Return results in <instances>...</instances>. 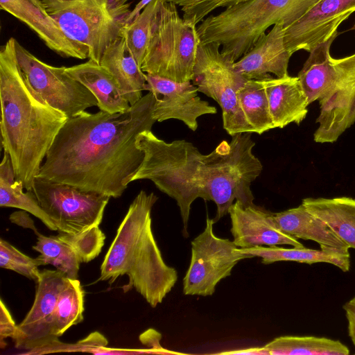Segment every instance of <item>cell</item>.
Listing matches in <instances>:
<instances>
[{"label": "cell", "instance_id": "cell-25", "mask_svg": "<svg viewBox=\"0 0 355 355\" xmlns=\"http://www.w3.org/2000/svg\"><path fill=\"white\" fill-rule=\"evenodd\" d=\"M22 182L15 178L8 153L3 151L0 164V206L15 207L24 210L39 218L49 230L58 231V227L42 209L32 190L23 191Z\"/></svg>", "mask_w": 355, "mask_h": 355}, {"label": "cell", "instance_id": "cell-19", "mask_svg": "<svg viewBox=\"0 0 355 355\" xmlns=\"http://www.w3.org/2000/svg\"><path fill=\"white\" fill-rule=\"evenodd\" d=\"M261 80L275 128H282L291 123L300 124L306 118L309 104L297 76H270Z\"/></svg>", "mask_w": 355, "mask_h": 355}, {"label": "cell", "instance_id": "cell-23", "mask_svg": "<svg viewBox=\"0 0 355 355\" xmlns=\"http://www.w3.org/2000/svg\"><path fill=\"white\" fill-rule=\"evenodd\" d=\"M302 204L327 224L349 248L355 249V199L306 198Z\"/></svg>", "mask_w": 355, "mask_h": 355}, {"label": "cell", "instance_id": "cell-32", "mask_svg": "<svg viewBox=\"0 0 355 355\" xmlns=\"http://www.w3.org/2000/svg\"><path fill=\"white\" fill-rule=\"evenodd\" d=\"M0 266L2 268L15 271L37 283L41 271L39 262L12 245L8 241L0 239Z\"/></svg>", "mask_w": 355, "mask_h": 355}, {"label": "cell", "instance_id": "cell-14", "mask_svg": "<svg viewBox=\"0 0 355 355\" xmlns=\"http://www.w3.org/2000/svg\"><path fill=\"white\" fill-rule=\"evenodd\" d=\"M146 78V90L155 98L153 116L156 121L178 119L195 131L198 117L217 112L214 106L199 97L198 88L191 81L179 83L149 73Z\"/></svg>", "mask_w": 355, "mask_h": 355}, {"label": "cell", "instance_id": "cell-35", "mask_svg": "<svg viewBox=\"0 0 355 355\" xmlns=\"http://www.w3.org/2000/svg\"><path fill=\"white\" fill-rule=\"evenodd\" d=\"M128 0H107L109 11L123 24L125 16L130 12Z\"/></svg>", "mask_w": 355, "mask_h": 355}, {"label": "cell", "instance_id": "cell-17", "mask_svg": "<svg viewBox=\"0 0 355 355\" xmlns=\"http://www.w3.org/2000/svg\"><path fill=\"white\" fill-rule=\"evenodd\" d=\"M0 7L26 24L58 54L80 60L88 58L87 51L63 33L41 0H0Z\"/></svg>", "mask_w": 355, "mask_h": 355}, {"label": "cell", "instance_id": "cell-22", "mask_svg": "<svg viewBox=\"0 0 355 355\" xmlns=\"http://www.w3.org/2000/svg\"><path fill=\"white\" fill-rule=\"evenodd\" d=\"M65 71L92 92L98 101L100 110L118 113L128 110L131 106L116 79L100 64L89 59L85 62L66 67Z\"/></svg>", "mask_w": 355, "mask_h": 355}, {"label": "cell", "instance_id": "cell-30", "mask_svg": "<svg viewBox=\"0 0 355 355\" xmlns=\"http://www.w3.org/2000/svg\"><path fill=\"white\" fill-rule=\"evenodd\" d=\"M157 1L153 0L133 21L123 26L122 29L128 46L140 67L146 53L151 20Z\"/></svg>", "mask_w": 355, "mask_h": 355}, {"label": "cell", "instance_id": "cell-24", "mask_svg": "<svg viewBox=\"0 0 355 355\" xmlns=\"http://www.w3.org/2000/svg\"><path fill=\"white\" fill-rule=\"evenodd\" d=\"M243 252L252 257L261 258V263L270 264L277 261H295L313 264L327 263L333 264L343 272L350 268L349 252L329 251L293 247L284 248L276 246H257L250 248H241Z\"/></svg>", "mask_w": 355, "mask_h": 355}, {"label": "cell", "instance_id": "cell-12", "mask_svg": "<svg viewBox=\"0 0 355 355\" xmlns=\"http://www.w3.org/2000/svg\"><path fill=\"white\" fill-rule=\"evenodd\" d=\"M19 67L30 86L51 106L69 118L98 105L92 92L65 71L38 59L17 40Z\"/></svg>", "mask_w": 355, "mask_h": 355}, {"label": "cell", "instance_id": "cell-21", "mask_svg": "<svg viewBox=\"0 0 355 355\" xmlns=\"http://www.w3.org/2000/svg\"><path fill=\"white\" fill-rule=\"evenodd\" d=\"M100 64L114 76L131 105L142 98V92L147 87L146 73L136 61L123 33L107 47Z\"/></svg>", "mask_w": 355, "mask_h": 355}, {"label": "cell", "instance_id": "cell-28", "mask_svg": "<svg viewBox=\"0 0 355 355\" xmlns=\"http://www.w3.org/2000/svg\"><path fill=\"white\" fill-rule=\"evenodd\" d=\"M84 290L78 279L67 280L59 293L54 311V333L63 335L70 327L81 322L84 312Z\"/></svg>", "mask_w": 355, "mask_h": 355}, {"label": "cell", "instance_id": "cell-20", "mask_svg": "<svg viewBox=\"0 0 355 355\" xmlns=\"http://www.w3.org/2000/svg\"><path fill=\"white\" fill-rule=\"evenodd\" d=\"M273 215L278 227L297 239L315 241L323 250L349 252V246L303 204Z\"/></svg>", "mask_w": 355, "mask_h": 355}, {"label": "cell", "instance_id": "cell-13", "mask_svg": "<svg viewBox=\"0 0 355 355\" xmlns=\"http://www.w3.org/2000/svg\"><path fill=\"white\" fill-rule=\"evenodd\" d=\"M67 278L58 270L41 271L32 307L17 325L12 338L17 348L29 350L27 354H37L59 340L54 333L53 317L59 293Z\"/></svg>", "mask_w": 355, "mask_h": 355}, {"label": "cell", "instance_id": "cell-3", "mask_svg": "<svg viewBox=\"0 0 355 355\" xmlns=\"http://www.w3.org/2000/svg\"><path fill=\"white\" fill-rule=\"evenodd\" d=\"M16 40L0 51L1 135L15 178L32 190L42 161L68 116L46 103L28 84L16 58Z\"/></svg>", "mask_w": 355, "mask_h": 355}, {"label": "cell", "instance_id": "cell-8", "mask_svg": "<svg viewBox=\"0 0 355 355\" xmlns=\"http://www.w3.org/2000/svg\"><path fill=\"white\" fill-rule=\"evenodd\" d=\"M41 1L63 33L98 64L107 47L122 33L123 24L109 11L107 0Z\"/></svg>", "mask_w": 355, "mask_h": 355}, {"label": "cell", "instance_id": "cell-11", "mask_svg": "<svg viewBox=\"0 0 355 355\" xmlns=\"http://www.w3.org/2000/svg\"><path fill=\"white\" fill-rule=\"evenodd\" d=\"M214 223L207 216L205 230L191 241V261L183 279L186 295H212L216 285L240 261L252 258L233 241L216 236Z\"/></svg>", "mask_w": 355, "mask_h": 355}, {"label": "cell", "instance_id": "cell-2", "mask_svg": "<svg viewBox=\"0 0 355 355\" xmlns=\"http://www.w3.org/2000/svg\"><path fill=\"white\" fill-rule=\"evenodd\" d=\"M251 133L235 134L230 142L223 140L203 155L186 140L168 143L151 130L141 132L136 144L144 153V159L131 182L149 180L173 198L182 220L183 235L187 238L191 207L197 198L215 202L214 223L227 215L236 200L244 205L254 204L250 187L263 165L252 152L255 143Z\"/></svg>", "mask_w": 355, "mask_h": 355}, {"label": "cell", "instance_id": "cell-36", "mask_svg": "<svg viewBox=\"0 0 355 355\" xmlns=\"http://www.w3.org/2000/svg\"><path fill=\"white\" fill-rule=\"evenodd\" d=\"M348 323V333L355 347V296L343 306Z\"/></svg>", "mask_w": 355, "mask_h": 355}, {"label": "cell", "instance_id": "cell-15", "mask_svg": "<svg viewBox=\"0 0 355 355\" xmlns=\"http://www.w3.org/2000/svg\"><path fill=\"white\" fill-rule=\"evenodd\" d=\"M355 12V0H320L301 18L284 29L287 49L310 53L338 33L342 22Z\"/></svg>", "mask_w": 355, "mask_h": 355}, {"label": "cell", "instance_id": "cell-5", "mask_svg": "<svg viewBox=\"0 0 355 355\" xmlns=\"http://www.w3.org/2000/svg\"><path fill=\"white\" fill-rule=\"evenodd\" d=\"M338 34L314 48L297 75L309 104L319 101V126L313 135L317 143L335 142L355 123V53L331 56V45Z\"/></svg>", "mask_w": 355, "mask_h": 355}, {"label": "cell", "instance_id": "cell-6", "mask_svg": "<svg viewBox=\"0 0 355 355\" xmlns=\"http://www.w3.org/2000/svg\"><path fill=\"white\" fill-rule=\"evenodd\" d=\"M320 0H248L205 19L197 26L202 44L215 43L232 62L245 55L266 30L277 23L284 29Z\"/></svg>", "mask_w": 355, "mask_h": 355}, {"label": "cell", "instance_id": "cell-1", "mask_svg": "<svg viewBox=\"0 0 355 355\" xmlns=\"http://www.w3.org/2000/svg\"><path fill=\"white\" fill-rule=\"evenodd\" d=\"M154 103L148 92L124 112L84 111L68 118L37 177L119 198L144 159L136 141L156 121Z\"/></svg>", "mask_w": 355, "mask_h": 355}, {"label": "cell", "instance_id": "cell-18", "mask_svg": "<svg viewBox=\"0 0 355 355\" xmlns=\"http://www.w3.org/2000/svg\"><path fill=\"white\" fill-rule=\"evenodd\" d=\"M292 55L285 44L284 26L277 23L233 66L248 80H261L270 77V73L281 78L288 75V66Z\"/></svg>", "mask_w": 355, "mask_h": 355}, {"label": "cell", "instance_id": "cell-9", "mask_svg": "<svg viewBox=\"0 0 355 355\" xmlns=\"http://www.w3.org/2000/svg\"><path fill=\"white\" fill-rule=\"evenodd\" d=\"M215 43L200 44L193 69V83L198 92L215 100L222 110L225 130L231 136L252 132L239 105L237 94L248 79L234 68L232 61Z\"/></svg>", "mask_w": 355, "mask_h": 355}, {"label": "cell", "instance_id": "cell-29", "mask_svg": "<svg viewBox=\"0 0 355 355\" xmlns=\"http://www.w3.org/2000/svg\"><path fill=\"white\" fill-rule=\"evenodd\" d=\"M33 249L40 255L36 257L40 266L52 265L63 272L67 277L76 279L80 261L73 249L56 236H37Z\"/></svg>", "mask_w": 355, "mask_h": 355}, {"label": "cell", "instance_id": "cell-16", "mask_svg": "<svg viewBox=\"0 0 355 355\" xmlns=\"http://www.w3.org/2000/svg\"><path fill=\"white\" fill-rule=\"evenodd\" d=\"M228 214L234 244L240 248L288 245L304 247L297 239L283 232L277 226L273 213L255 205H244L236 200Z\"/></svg>", "mask_w": 355, "mask_h": 355}, {"label": "cell", "instance_id": "cell-26", "mask_svg": "<svg viewBox=\"0 0 355 355\" xmlns=\"http://www.w3.org/2000/svg\"><path fill=\"white\" fill-rule=\"evenodd\" d=\"M266 354L347 355L348 347L338 340L317 336H284L263 346Z\"/></svg>", "mask_w": 355, "mask_h": 355}, {"label": "cell", "instance_id": "cell-10", "mask_svg": "<svg viewBox=\"0 0 355 355\" xmlns=\"http://www.w3.org/2000/svg\"><path fill=\"white\" fill-rule=\"evenodd\" d=\"M32 191L58 231L74 234L99 226L110 197L35 178Z\"/></svg>", "mask_w": 355, "mask_h": 355}, {"label": "cell", "instance_id": "cell-39", "mask_svg": "<svg viewBox=\"0 0 355 355\" xmlns=\"http://www.w3.org/2000/svg\"><path fill=\"white\" fill-rule=\"evenodd\" d=\"M220 354H266V352L263 347H252L238 351L221 352Z\"/></svg>", "mask_w": 355, "mask_h": 355}, {"label": "cell", "instance_id": "cell-34", "mask_svg": "<svg viewBox=\"0 0 355 355\" xmlns=\"http://www.w3.org/2000/svg\"><path fill=\"white\" fill-rule=\"evenodd\" d=\"M17 329V325L15 324L9 310L1 300L0 303V347L3 349L7 343L6 339L8 338H13Z\"/></svg>", "mask_w": 355, "mask_h": 355}, {"label": "cell", "instance_id": "cell-27", "mask_svg": "<svg viewBox=\"0 0 355 355\" xmlns=\"http://www.w3.org/2000/svg\"><path fill=\"white\" fill-rule=\"evenodd\" d=\"M237 96L252 132L261 135L275 128L262 80H248L238 92Z\"/></svg>", "mask_w": 355, "mask_h": 355}, {"label": "cell", "instance_id": "cell-7", "mask_svg": "<svg viewBox=\"0 0 355 355\" xmlns=\"http://www.w3.org/2000/svg\"><path fill=\"white\" fill-rule=\"evenodd\" d=\"M200 44L197 26L180 17L175 4L158 0L141 69L175 82L191 81Z\"/></svg>", "mask_w": 355, "mask_h": 355}, {"label": "cell", "instance_id": "cell-40", "mask_svg": "<svg viewBox=\"0 0 355 355\" xmlns=\"http://www.w3.org/2000/svg\"><path fill=\"white\" fill-rule=\"evenodd\" d=\"M352 30H355V23H354V26H352Z\"/></svg>", "mask_w": 355, "mask_h": 355}, {"label": "cell", "instance_id": "cell-31", "mask_svg": "<svg viewBox=\"0 0 355 355\" xmlns=\"http://www.w3.org/2000/svg\"><path fill=\"white\" fill-rule=\"evenodd\" d=\"M58 232L56 236L73 249L80 263L89 262L98 257L105 239L98 226L74 234Z\"/></svg>", "mask_w": 355, "mask_h": 355}, {"label": "cell", "instance_id": "cell-4", "mask_svg": "<svg viewBox=\"0 0 355 355\" xmlns=\"http://www.w3.org/2000/svg\"><path fill=\"white\" fill-rule=\"evenodd\" d=\"M157 200L154 193L137 194L103 259L98 278L112 284L127 275L123 292L135 288L153 308L162 302L178 277L165 263L153 235L151 211Z\"/></svg>", "mask_w": 355, "mask_h": 355}, {"label": "cell", "instance_id": "cell-33", "mask_svg": "<svg viewBox=\"0 0 355 355\" xmlns=\"http://www.w3.org/2000/svg\"><path fill=\"white\" fill-rule=\"evenodd\" d=\"M171 2L181 8L183 19L197 26L206 16L219 8H229L248 0H160Z\"/></svg>", "mask_w": 355, "mask_h": 355}, {"label": "cell", "instance_id": "cell-37", "mask_svg": "<svg viewBox=\"0 0 355 355\" xmlns=\"http://www.w3.org/2000/svg\"><path fill=\"white\" fill-rule=\"evenodd\" d=\"M10 220L13 223L31 229L37 236L40 234L34 225L33 221L28 215L27 211L24 210L12 213L10 216Z\"/></svg>", "mask_w": 355, "mask_h": 355}, {"label": "cell", "instance_id": "cell-38", "mask_svg": "<svg viewBox=\"0 0 355 355\" xmlns=\"http://www.w3.org/2000/svg\"><path fill=\"white\" fill-rule=\"evenodd\" d=\"M153 0H141L133 8L132 10L130 11V12L125 16L123 19V26L130 24L133 21L137 16L141 13L143 9L150 3Z\"/></svg>", "mask_w": 355, "mask_h": 355}]
</instances>
